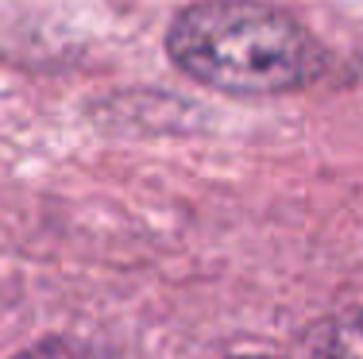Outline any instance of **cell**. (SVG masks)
I'll return each instance as SVG.
<instances>
[{
  "label": "cell",
  "mask_w": 363,
  "mask_h": 359,
  "mask_svg": "<svg viewBox=\"0 0 363 359\" xmlns=\"http://www.w3.org/2000/svg\"><path fill=\"white\" fill-rule=\"evenodd\" d=\"M167 55L182 74L232 97L306 89L325 74L321 39L263 0H194L170 20Z\"/></svg>",
  "instance_id": "6da1fadb"
},
{
  "label": "cell",
  "mask_w": 363,
  "mask_h": 359,
  "mask_svg": "<svg viewBox=\"0 0 363 359\" xmlns=\"http://www.w3.org/2000/svg\"><path fill=\"white\" fill-rule=\"evenodd\" d=\"M317 355L321 359H363V309L340 313L321 329L317 336Z\"/></svg>",
  "instance_id": "7a4b0ae2"
},
{
  "label": "cell",
  "mask_w": 363,
  "mask_h": 359,
  "mask_svg": "<svg viewBox=\"0 0 363 359\" xmlns=\"http://www.w3.org/2000/svg\"><path fill=\"white\" fill-rule=\"evenodd\" d=\"M16 359H93V348L74 344V340H47V344H35L28 352H20Z\"/></svg>",
  "instance_id": "3957f363"
}]
</instances>
